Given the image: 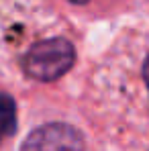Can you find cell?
I'll return each instance as SVG.
<instances>
[{"mask_svg": "<svg viewBox=\"0 0 149 151\" xmlns=\"http://www.w3.org/2000/svg\"><path fill=\"white\" fill-rule=\"evenodd\" d=\"M94 108L127 151H149V23L127 29L94 74Z\"/></svg>", "mask_w": 149, "mask_h": 151, "instance_id": "1", "label": "cell"}, {"mask_svg": "<svg viewBox=\"0 0 149 151\" xmlns=\"http://www.w3.org/2000/svg\"><path fill=\"white\" fill-rule=\"evenodd\" d=\"M21 151H82V139L70 127L47 125L33 131Z\"/></svg>", "mask_w": 149, "mask_h": 151, "instance_id": "2", "label": "cell"}, {"mask_svg": "<svg viewBox=\"0 0 149 151\" xmlns=\"http://www.w3.org/2000/svg\"><path fill=\"white\" fill-rule=\"evenodd\" d=\"M14 102L10 96L0 94V135H10L14 131Z\"/></svg>", "mask_w": 149, "mask_h": 151, "instance_id": "3", "label": "cell"}]
</instances>
